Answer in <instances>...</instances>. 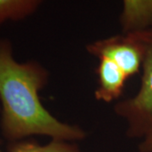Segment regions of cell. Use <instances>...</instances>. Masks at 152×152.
<instances>
[{"label": "cell", "instance_id": "4", "mask_svg": "<svg viewBox=\"0 0 152 152\" xmlns=\"http://www.w3.org/2000/svg\"><path fill=\"white\" fill-rule=\"evenodd\" d=\"M96 73L97 87L95 90V98L105 103H110L119 99L129 80L123 70L111 60L100 58Z\"/></svg>", "mask_w": 152, "mask_h": 152}, {"label": "cell", "instance_id": "8", "mask_svg": "<svg viewBox=\"0 0 152 152\" xmlns=\"http://www.w3.org/2000/svg\"><path fill=\"white\" fill-rule=\"evenodd\" d=\"M140 152H152V133L144 138L139 145Z\"/></svg>", "mask_w": 152, "mask_h": 152}, {"label": "cell", "instance_id": "3", "mask_svg": "<svg viewBox=\"0 0 152 152\" xmlns=\"http://www.w3.org/2000/svg\"><path fill=\"white\" fill-rule=\"evenodd\" d=\"M88 53L100 58H107L119 67L129 79L142 68V50L131 33L122 32L94 41L86 45Z\"/></svg>", "mask_w": 152, "mask_h": 152}, {"label": "cell", "instance_id": "7", "mask_svg": "<svg viewBox=\"0 0 152 152\" xmlns=\"http://www.w3.org/2000/svg\"><path fill=\"white\" fill-rule=\"evenodd\" d=\"M0 152H2L0 151ZM10 152H80L74 142L52 140L46 145L35 141H19L11 147Z\"/></svg>", "mask_w": 152, "mask_h": 152}, {"label": "cell", "instance_id": "2", "mask_svg": "<svg viewBox=\"0 0 152 152\" xmlns=\"http://www.w3.org/2000/svg\"><path fill=\"white\" fill-rule=\"evenodd\" d=\"M142 50L140 87L134 96L114 105V113L124 120L129 139L143 140L152 133V27L131 33Z\"/></svg>", "mask_w": 152, "mask_h": 152}, {"label": "cell", "instance_id": "6", "mask_svg": "<svg viewBox=\"0 0 152 152\" xmlns=\"http://www.w3.org/2000/svg\"><path fill=\"white\" fill-rule=\"evenodd\" d=\"M44 0H0V26L21 20L34 14Z\"/></svg>", "mask_w": 152, "mask_h": 152}, {"label": "cell", "instance_id": "5", "mask_svg": "<svg viewBox=\"0 0 152 152\" xmlns=\"http://www.w3.org/2000/svg\"><path fill=\"white\" fill-rule=\"evenodd\" d=\"M119 24L122 32L132 33L152 27V0H122Z\"/></svg>", "mask_w": 152, "mask_h": 152}, {"label": "cell", "instance_id": "1", "mask_svg": "<svg viewBox=\"0 0 152 152\" xmlns=\"http://www.w3.org/2000/svg\"><path fill=\"white\" fill-rule=\"evenodd\" d=\"M48 80V70L41 63L18 62L10 41L0 39V128L7 140L43 135L75 143L86 137L81 127L60 121L42 103L39 92Z\"/></svg>", "mask_w": 152, "mask_h": 152}]
</instances>
